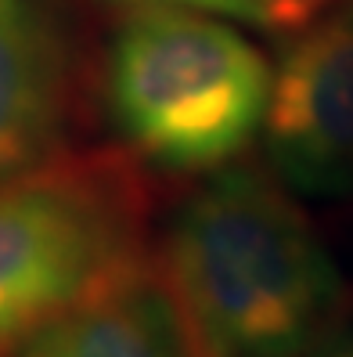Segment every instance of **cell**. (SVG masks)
<instances>
[{"label": "cell", "instance_id": "2", "mask_svg": "<svg viewBox=\"0 0 353 357\" xmlns=\"http://www.w3.org/2000/svg\"><path fill=\"white\" fill-rule=\"evenodd\" d=\"M274 66L231 26L191 8H134L105 58L119 137L170 174L231 166L263 130Z\"/></svg>", "mask_w": 353, "mask_h": 357}, {"label": "cell", "instance_id": "7", "mask_svg": "<svg viewBox=\"0 0 353 357\" xmlns=\"http://www.w3.org/2000/svg\"><path fill=\"white\" fill-rule=\"evenodd\" d=\"M130 8H191L260 29H299L336 0H119Z\"/></svg>", "mask_w": 353, "mask_h": 357}, {"label": "cell", "instance_id": "8", "mask_svg": "<svg viewBox=\"0 0 353 357\" xmlns=\"http://www.w3.org/2000/svg\"><path fill=\"white\" fill-rule=\"evenodd\" d=\"M296 357H353V335L350 332H328L324 340H317L314 347L299 350Z\"/></svg>", "mask_w": 353, "mask_h": 357}, {"label": "cell", "instance_id": "5", "mask_svg": "<svg viewBox=\"0 0 353 357\" xmlns=\"http://www.w3.org/2000/svg\"><path fill=\"white\" fill-rule=\"evenodd\" d=\"M0 357H210L162 267L134 260Z\"/></svg>", "mask_w": 353, "mask_h": 357}, {"label": "cell", "instance_id": "6", "mask_svg": "<svg viewBox=\"0 0 353 357\" xmlns=\"http://www.w3.org/2000/svg\"><path fill=\"white\" fill-rule=\"evenodd\" d=\"M72 47L58 0H0V181L47 162L69 116Z\"/></svg>", "mask_w": 353, "mask_h": 357}, {"label": "cell", "instance_id": "4", "mask_svg": "<svg viewBox=\"0 0 353 357\" xmlns=\"http://www.w3.org/2000/svg\"><path fill=\"white\" fill-rule=\"evenodd\" d=\"M260 134L288 192H353V0H336L299 26L274 66Z\"/></svg>", "mask_w": 353, "mask_h": 357}, {"label": "cell", "instance_id": "3", "mask_svg": "<svg viewBox=\"0 0 353 357\" xmlns=\"http://www.w3.org/2000/svg\"><path fill=\"white\" fill-rule=\"evenodd\" d=\"M141 257L119 177L47 166L0 181V354Z\"/></svg>", "mask_w": 353, "mask_h": 357}, {"label": "cell", "instance_id": "1", "mask_svg": "<svg viewBox=\"0 0 353 357\" xmlns=\"http://www.w3.org/2000/svg\"><path fill=\"white\" fill-rule=\"evenodd\" d=\"M159 267L210 357H296L336 332L346 307L314 224L256 170L223 166L184 199Z\"/></svg>", "mask_w": 353, "mask_h": 357}]
</instances>
